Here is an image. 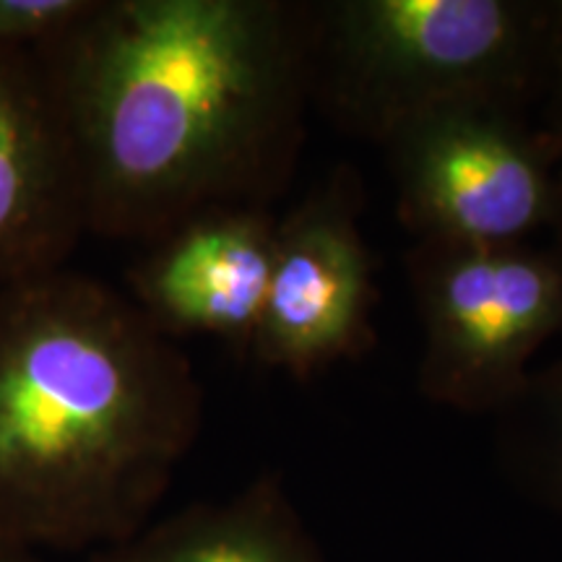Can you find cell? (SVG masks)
I'll list each match as a JSON object with an SVG mask.
<instances>
[{
    "label": "cell",
    "instance_id": "obj_1",
    "mask_svg": "<svg viewBox=\"0 0 562 562\" xmlns=\"http://www.w3.org/2000/svg\"><path fill=\"white\" fill-rule=\"evenodd\" d=\"M315 0H94L37 50L89 235L146 245L290 191L313 110Z\"/></svg>",
    "mask_w": 562,
    "mask_h": 562
},
{
    "label": "cell",
    "instance_id": "obj_2",
    "mask_svg": "<svg viewBox=\"0 0 562 562\" xmlns=\"http://www.w3.org/2000/svg\"><path fill=\"white\" fill-rule=\"evenodd\" d=\"M203 422L191 357L60 269L0 290V537L97 552L157 518Z\"/></svg>",
    "mask_w": 562,
    "mask_h": 562
},
{
    "label": "cell",
    "instance_id": "obj_3",
    "mask_svg": "<svg viewBox=\"0 0 562 562\" xmlns=\"http://www.w3.org/2000/svg\"><path fill=\"white\" fill-rule=\"evenodd\" d=\"M552 66V0H315L313 110L378 146L448 104L531 112Z\"/></svg>",
    "mask_w": 562,
    "mask_h": 562
},
{
    "label": "cell",
    "instance_id": "obj_4",
    "mask_svg": "<svg viewBox=\"0 0 562 562\" xmlns=\"http://www.w3.org/2000/svg\"><path fill=\"white\" fill-rule=\"evenodd\" d=\"M417 307V385L427 402L495 417L531 360L562 336V237L518 245L414 240L404 256Z\"/></svg>",
    "mask_w": 562,
    "mask_h": 562
},
{
    "label": "cell",
    "instance_id": "obj_5",
    "mask_svg": "<svg viewBox=\"0 0 562 562\" xmlns=\"http://www.w3.org/2000/svg\"><path fill=\"white\" fill-rule=\"evenodd\" d=\"M396 216L414 240L518 245L562 237V172L531 112L448 104L383 138Z\"/></svg>",
    "mask_w": 562,
    "mask_h": 562
},
{
    "label": "cell",
    "instance_id": "obj_6",
    "mask_svg": "<svg viewBox=\"0 0 562 562\" xmlns=\"http://www.w3.org/2000/svg\"><path fill=\"white\" fill-rule=\"evenodd\" d=\"M364 186L336 165L277 220L269 294L248 357L313 381L375 347V263L362 235Z\"/></svg>",
    "mask_w": 562,
    "mask_h": 562
},
{
    "label": "cell",
    "instance_id": "obj_7",
    "mask_svg": "<svg viewBox=\"0 0 562 562\" xmlns=\"http://www.w3.org/2000/svg\"><path fill=\"white\" fill-rule=\"evenodd\" d=\"M271 209H211L151 243L125 273L128 297L167 339L203 336L248 357L269 294Z\"/></svg>",
    "mask_w": 562,
    "mask_h": 562
},
{
    "label": "cell",
    "instance_id": "obj_8",
    "mask_svg": "<svg viewBox=\"0 0 562 562\" xmlns=\"http://www.w3.org/2000/svg\"><path fill=\"white\" fill-rule=\"evenodd\" d=\"M87 235L74 138L45 63L0 50V290L68 269Z\"/></svg>",
    "mask_w": 562,
    "mask_h": 562
},
{
    "label": "cell",
    "instance_id": "obj_9",
    "mask_svg": "<svg viewBox=\"0 0 562 562\" xmlns=\"http://www.w3.org/2000/svg\"><path fill=\"white\" fill-rule=\"evenodd\" d=\"M87 562H326L279 474H261L224 501L154 518Z\"/></svg>",
    "mask_w": 562,
    "mask_h": 562
},
{
    "label": "cell",
    "instance_id": "obj_10",
    "mask_svg": "<svg viewBox=\"0 0 562 562\" xmlns=\"http://www.w3.org/2000/svg\"><path fill=\"white\" fill-rule=\"evenodd\" d=\"M503 469L526 495L562 518V355L533 368L495 414Z\"/></svg>",
    "mask_w": 562,
    "mask_h": 562
},
{
    "label": "cell",
    "instance_id": "obj_11",
    "mask_svg": "<svg viewBox=\"0 0 562 562\" xmlns=\"http://www.w3.org/2000/svg\"><path fill=\"white\" fill-rule=\"evenodd\" d=\"M94 0H0V50L37 53L79 24Z\"/></svg>",
    "mask_w": 562,
    "mask_h": 562
},
{
    "label": "cell",
    "instance_id": "obj_12",
    "mask_svg": "<svg viewBox=\"0 0 562 562\" xmlns=\"http://www.w3.org/2000/svg\"><path fill=\"white\" fill-rule=\"evenodd\" d=\"M542 128L550 136L554 151L560 159V172H562V42L554 40V66L550 76V87L544 91L542 104Z\"/></svg>",
    "mask_w": 562,
    "mask_h": 562
},
{
    "label": "cell",
    "instance_id": "obj_13",
    "mask_svg": "<svg viewBox=\"0 0 562 562\" xmlns=\"http://www.w3.org/2000/svg\"><path fill=\"white\" fill-rule=\"evenodd\" d=\"M0 562H47L42 552H34L30 547H21L11 539L0 537Z\"/></svg>",
    "mask_w": 562,
    "mask_h": 562
},
{
    "label": "cell",
    "instance_id": "obj_14",
    "mask_svg": "<svg viewBox=\"0 0 562 562\" xmlns=\"http://www.w3.org/2000/svg\"><path fill=\"white\" fill-rule=\"evenodd\" d=\"M552 19H554V37L562 42V0H552Z\"/></svg>",
    "mask_w": 562,
    "mask_h": 562
}]
</instances>
